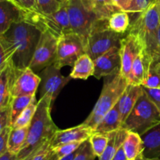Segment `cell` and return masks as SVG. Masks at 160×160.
Masks as SVG:
<instances>
[{
	"label": "cell",
	"instance_id": "17",
	"mask_svg": "<svg viewBox=\"0 0 160 160\" xmlns=\"http://www.w3.org/2000/svg\"><path fill=\"white\" fill-rule=\"evenodd\" d=\"M152 64V58L146 49H144L133 63L128 78L129 85L142 86L148 77Z\"/></svg>",
	"mask_w": 160,
	"mask_h": 160
},
{
	"label": "cell",
	"instance_id": "46",
	"mask_svg": "<svg viewBox=\"0 0 160 160\" xmlns=\"http://www.w3.org/2000/svg\"><path fill=\"white\" fill-rule=\"evenodd\" d=\"M83 3V4L85 6L86 8H88V9H91V5H92V0H81Z\"/></svg>",
	"mask_w": 160,
	"mask_h": 160
},
{
	"label": "cell",
	"instance_id": "20",
	"mask_svg": "<svg viewBox=\"0 0 160 160\" xmlns=\"http://www.w3.org/2000/svg\"><path fill=\"white\" fill-rule=\"evenodd\" d=\"M143 156L148 159H160V123L142 135Z\"/></svg>",
	"mask_w": 160,
	"mask_h": 160
},
{
	"label": "cell",
	"instance_id": "37",
	"mask_svg": "<svg viewBox=\"0 0 160 160\" xmlns=\"http://www.w3.org/2000/svg\"><path fill=\"white\" fill-rule=\"evenodd\" d=\"M12 126L11 105L0 109V131L7 127Z\"/></svg>",
	"mask_w": 160,
	"mask_h": 160
},
{
	"label": "cell",
	"instance_id": "42",
	"mask_svg": "<svg viewBox=\"0 0 160 160\" xmlns=\"http://www.w3.org/2000/svg\"><path fill=\"white\" fill-rule=\"evenodd\" d=\"M152 64L160 63V27L158 31L157 35V42H156V47L152 53Z\"/></svg>",
	"mask_w": 160,
	"mask_h": 160
},
{
	"label": "cell",
	"instance_id": "14",
	"mask_svg": "<svg viewBox=\"0 0 160 160\" xmlns=\"http://www.w3.org/2000/svg\"><path fill=\"white\" fill-rule=\"evenodd\" d=\"M94 77L100 79L102 77L120 73L121 56L119 47H114L94 60Z\"/></svg>",
	"mask_w": 160,
	"mask_h": 160
},
{
	"label": "cell",
	"instance_id": "52",
	"mask_svg": "<svg viewBox=\"0 0 160 160\" xmlns=\"http://www.w3.org/2000/svg\"><path fill=\"white\" fill-rule=\"evenodd\" d=\"M58 2H59V3H67V0H57Z\"/></svg>",
	"mask_w": 160,
	"mask_h": 160
},
{
	"label": "cell",
	"instance_id": "1",
	"mask_svg": "<svg viewBox=\"0 0 160 160\" xmlns=\"http://www.w3.org/2000/svg\"><path fill=\"white\" fill-rule=\"evenodd\" d=\"M53 104L48 95L40 97L35 115L28 128L27 140L17 159L22 160L34 152H38L44 144L51 141L59 129L53 122L51 110Z\"/></svg>",
	"mask_w": 160,
	"mask_h": 160
},
{
	"label": "cell",
	"instance_id": "5",
	"mask_svg": "<svg viewBox=\"0 0 160 160\" xmlns=\"http://www.w3.org/2000/svg\"><path fill=\"white\" fill-rule=\"evenodd\" d=\"M159 123V110L143 91L122 128L142 136Z\"/></svg>",
	"mask_w": 160,
	"mask_h": 160
},
{
	"label": "cell",
	"instance_id": "4",
	"mask_svg": "<svg viewBox=\"0 0 160 160\" xmlns=\"http://www.w3.org/2000/svg\"><path fill=\"white\" fill-rule=\"evenodd\" d=\"M160 27V0H153L151 4L131 22L128 32L138 35L152 56L157 42Z\"/></svg>",
	"mask_w": 160,
	"mask_h": 160
},
{
	"label": "cell",
	"instance_id": "45",
	"mask_svg": "<svg viewBox=\"0 0 160 160\" xmlns=\"http://www.w3.org/2000/svg\"><path fill=\"white\" fill-rule=\"evenodd\" d=\"M112 160H128L126 155H125L124 150H123V145L118 149V151H117Z\"/></svg>",
	"mask_w": 160,
	"mask_h": 160
},
{
	"label": "cell",
	"instance_id": "18",
	"mask_svg": "<svg viewBox=\"0 0 160 160\" xmlns=\"http://www.w3.org/2000/svg\"><path fill=\"white\" fill-rule=\"evenodd\" d=\"M16 72L17 67L13 62L0 71V109L11 105Z\"/></svg>",
	"mask_w": 160,
	"mask_h": 160
},
{
	"label": "cell",
	"instance_id": "12",
	"mask_svg": "<svg viewBox=\"0 0 160 160\" xmlns=\"http://www.w3.org/2000/svg\"><path fill=\"white\" fill-rule=\"evenodd\" d=\"M145 49L141 38L134 33L127 32L120 42L121 68L120 74L128 79L133 63L139 53Z\"/></svg>",
	"mask_w": 160,
	"mask_h": 160
},
{
	"label": "cell",
	"instance_id": "24",
	"mask_svg": "<svg viewBox=\"0 0 160 160\" xmlns=\"http://www.w3.org/2000/svg\"><path fill=\"white\" fill-rule=\"evenodd\" d=\"M72 67L73 68L70 75L72 78L85 80L90 76L94 75L95 72V64L93 60L87 53H84L80 56Z\"/></svg>",
	"mask_w": 160,
	"mask_h": 160
},
{
	"label": "cell",
	"instance_id": "48",
	"mask_svg": "<svg viewBox=\"0 0 160 160\" xmlns=\"http://www.w3.org/2000/svg\"><path fill=\"white\" fill-rule=\"evenodd\" d=\"M152 66L154 67V68L156 69V71L158 72V74H159V76H160V63L152 64Z\"/></svg>",
	"mask_w": 160,
	"mask_h": 160
},
{
	"label": "cell",
	"instance_id": "51",
	"mask_svg": "<svg viewBox=\"0 0 160 160\" xmlns=\"http://www.w3.org/2000/svg\"><path fill=\"white\" fill-rule=\"evenodd\" d=\"M137 160H160V159H148V158H145L144 156H142V157H141V158H138Z\"/></svg>",
	"mask_w": 160,
	"mask_h": 160
},
{
	"label": "cell",
	"instance_id": "38",
	"mask_svg": "<svg viewBox=\"0 0 160 160\" xmlns=\"http://www.w3.org/2000/svg\"><path fill=\"white\" fill-rule=\"evenodd\" d=\"M153 0H132L126 12L129 13H142L149 6Z\"/></svg>",
	"mask_w": 160,
	"mask_h": 160
},
{
	"label": "cell",
	"instance_id": "43",
	"mask_svg": "<svg viewBox=\"0 0 160 160\" xmlns=\"http://www.w3.org/2000/svg\"><path fill=\"white\" fill-rule=\"evenodd\" d=\"M132 0H113V3L120 9L126 11Z\"/></svg>",
	"mask_w": 160,
	"mask_h": 160
},
{
	"label": "cell",
	"instance_id": "31",
	"mask_svg": "<svg viewBox=\"0 0 160 160\" xmlns=\"http://www.w3.org/2000/svg\"><path fill=\"white\" fill-rule=\"evenodd\" d=\"M92 151L95 157L99 158L104 152L108 142H109V135L103 133H93L89 138Z\"/></svg>",
	"mask_w": 160,
	"mask_h": 160
},
{
	"label": "cell",
	"instance_id": "35",
	"mask_svg": "<svg viewBox=\"0 0 160 160\" xmlns=\"http://www.w3.org/2000/svg\"><path fill=\"white\" fill-rule=\"evenodd\" d=\"M142 86L146 88H150V89H156V88H160V76L156 72V69L152 64L151 69L148 73V77L143 82Z\"/></svg>",
	"mask_w": 160,
	"mask_h": 160
},
{
	"label": "cell",
	"instance_id": "13",
	"mask_svg": "<svg viewBox=\"0 0 160 160\" xmlns=\"http://www.w3.org/2000/svg\"><path fill=\"white\" fill-rule=\"evenodd\" d=\"M42 78L29 67L17 68L15 79L12 89V97L35 95Z\"/></svg>",
	"mask_w": 160,
	"mask_h": 160
},
{
	"label": "cell",
	"instance_id": "47",
	"mask_svg": "<svg viewBox=\"0 0 160 160\" xmlns=\"http://www.w3.org/2000/svg\"><path fill=\"white\" fill-rule=\"evenodd\" d=\"M76 153H77V152H75L74 153L71 154V155H68V156H67V157H64V158H61V159H59V160H73V158H74L75 155H76Z\"/></svg>",
	"mask_w": 160,
	"mask_h": 160
},
{
	"label": "cell",
	"instance_id": "6",
	"mask_svg": "<svg viewBox=\"0 0 160 160\" xmlns=\"http://www.w3.org/2000/svg\"><path fill=\"white\" fill-rule=\"evenodd\" d=\"M125 35L112 31L108 20H98L86 41V53L94 61L114 47L120 48L121 39Z\"/></svg>",
	"mask_w": 160,
	"mask_h": 160
},
{
	"label": "cell",
	"instance_id": "41",
	"mask_svg": "<svg viewBox=\"0 0 160 160\" xmlns=\"http://www.w3.org/2000/svg\"><path fill=\"white\" fill-rule=\"evenodd\" d=\"M9 1L12 2V3L18 6L19 7L22 8L24 10L37 12L35 0H9Z\"/></svg>",
	"mask_w": 160,
	"mask_h": 160
},
{
	"label": "cell",
	"instance_id": "26",
	"mask_svg": "<svg viewBox=\"0 0 160 160\" xmlns=\"http://www.w3.org/2000/svg\"><path fill=\"white\" fill-rule=\"evenodd\" d=\"M92 10L98 20H108L112 14L121 9L113 3V0H92Z\"/></svg>",
	"mask_w": 160,
	"mask_h": 160
},
{
	"label": "cell",
	"instance_id": "34",
	"mask_svg": "<svg viewBox=\"0 0 160 160\" xmlns=\"http://www.w3.org/2000/svg\"><path fill=\"white\" fill-rule=\"evenodd\" d=\"M95 158V155L92 151L89 139L84 141L81 147L78 149L73 160H92Z\"/></svg>",
	"mask_w": 160,
	"mask_h": 160
},
{
	"label": "cell",
	"instance_id": "33",
	"mask_svg": "<svg viewBox=\"0 0 160 160\" xmlns=\"http://www.w3.org/2000/svg\"><path fill=\"white\" fill-rule=\"evenodd\" d=\"M83 143L84 142H74L62 144V145L53 147V152L59 159H61V158L68 156L77 152Z\"/></svg>",
	"mask_w": 160,
	"mask_h": 160
},
{
	"label": "cell",
	"instance_id": "32",
	"mask_svg": "<svg viewBox=\"0 0 160 160\" xmlns=\"http://www.w3.org/2000/svg\"><path fill=\"white\" fill-rule=\"evenodd\" d=\"M37 12L45 15L54 13L62 6L57 0H35Z\"/></svg>",
	"mask_w": 160,
	"mask_h": 160
},
{
	"label": "cell",
	"instance_id": "16",
	"mask_svg": "<svg viewBox=\"0 0 160 160\" xmlns=\"http://www.w3.org/2000/svg\"><path fill=\"white\" fill-rule=\"evenodd\" d=\"M28 12L9 0H0V35L4 34L12 24L26 20Z\"/></svg>",
	"mask_w": 160,
	"mask_h": 160
},
{
	"label": "cell",
	"instance_id": "21",
	"mask_svg": "<svg viewBox=\"0 0 160 160\" xmlns=\"http://www.w3.org/2000/svg\"><path fill=\"white\" fill-rule=\"evenodd\" d=\"M121 115L118 105H115L101 121L93 130V133H103L107 134L112 131L119 130L122 127Z\"/></svg>",
	"mask_w": 160,
	"mask_h": 160
},
{
	"label": "cell",
	"instance_id": "9",
	"mask_svg": "<svg viewBox=\"0 0 160 160\" xmlns=\"http://www.w3.org/2000/svg\"><path fill=\"white\" fill-rule=\"evenodd\" d=\"M67 7L72 31L87 41L98 20L95 14L86 8L81 0H67Z\"/></svg>",
	"mask_w": 160,
	"mask_h": 160
},
{
	"label": "cell",
	"instance_id": "3",
	"mask_svg": "<svg viewBox=\"0 0 160 160\" xmlns=\"http://www.w3.org/2000/svg\"><path fill=\"white\" fill-rule=\"evenodd\" d=\"M128 86V79L120 73L109 75L106 78L98 101L83 123L92 130H95L102 118L117 104Z\"/></svg>",
	"mask_w": 160,
	"mask_h": 160
},
{
	"label": "cell",
	"instance_id": "2",
	"mask_svg": "<svg viewBox=\"0 0 160 160\" xmlns=\"http://www.w3.org/2000/svg\"><path fill=\"white\" fill-rule=\"evenodd\" d=\"M42 32L36 25L23 20L12 24L4 34L0 35L4 36L15 49L13 63L17 68L29 67Z\"/></svg>",
	"mask_w": 160,
	"mask_h": 160
},
{
	"label": "cell",
	"instance_id": "7",
	"mask_svg": "<svg viewBox=\"0 0 160 160\" xmlns=\"http://www.w3.org/2000/svg\"><path fill=\"white\" fill-rule=\"evenodd\" d=\"M25 21L36 25L42 31H50L57 39L63 35L73 32L69 19L67 3H62L56 12L49 15H45L35 11L28 12Z\"/></svg>",
	"mask_w": 160,
	"mask_h": 160
},
{
	"label": "cell",
	"instance_id": "29",
	"mask_svg": "<svg viewBox=\"0 0 160 160\" xmlns=\"http://www.w3.org/2000/svg\"><path fill=\"white\" fill-rule=\"evenodd\" d=\"M36 98L34 96H20V97H12L11 102V110H12V124L13 125L14 122L17 119L22 111L26 109L30 104L32 103L33 100Z\"/></svg>",
	"mask_w": 160,
	"mask_h": 160
},
{
	"label": "cell",
	"instance_id": "10",
	"mask_svg": "<svg viewBox=\"0 0 160 160\" xmlns=\"http://www.w3.org/2000/svg\"><path fill=\"white\" fill-rule=\"evenodd\" d=\"M58 39L48 31H42L40 40L30 63L29 67L34 72L42 71L54 64L57 54Z\"/></svg>",
	"mask_w": 160,
	"mask_h": 160
},
{
	"label": "cell",
	"instance_id": "22",
	"mask_svg": "<svg viewBox=\"0 0 160 160\" xmlns=\"http://www.w3.org/2000/svg\"><path fill=\"white\" fill-rule=\"evenodd\" d=\"M123 147L128 160H137L143 156L144 142L142 136L138 133L128 131Z\"/></svg>",
	"mask_w": 160,
	"mask_h": 160
},
{
	"label": "cell",
	"instance_id": "40",
	"mask_svg": "<svg viewBox=\"0 0 160 160\" xmlns=\"http://www.w3.org/2000/svg\"><path fill=\"white\" fill-rule=\"evenodd\" d=\"M144 92L146 93L148 98L154 103L158 108L160 111V88H156V89H150V88L143 87L142 86Z\"/></svg>",
	"mask_w": 160,
	"mask_h": 160
},
{
	"label": "cell",
	"instance_id": "30",
	"mask_svg": "<svg viewBox=\"0 0 160 160\" xmlns=\"http://www.w3.org/2000/svg\"><path fill=\"white\" fill-rule=\"evenodd\" d=\"M38 101L36 98L32 101V103L28 105V108L22 111L21 114L19 115L16 122H14L12 127L15 128H22V127L29 126L35 115L36 110L38 108Z\"/></svg>",
	"mask_w": 160,
	"mask_h": 160
},
{
	"label": "cell",
	"instance_id": "15",
	"mask_svg": "<svg viewBox=\"0 0 160 160\" xmlns=\"http://www.w3.org/2000/svg\"><path fill=\"white\" fill-rule=\"evenodd\" d=\"M92 134V129L84 125L83 122L71 128L58 130L52 139V147L53 148L57 146L69 143L84 142L88 140Z\"/></svg>",
	"mask_w": 160,
	"mask_h": 160
},
{
	"label": "cell",
	"instance_id": "8",
	"mask_svg": "<svg viewBox=\"0 0 160 160\" xmlns=\"http://www.w3.org/2000/svg\"><path fill=\"white\" fill-rule=\"evenodd\" d=\"M86 53V40L74 32L62 35L58 39L57 54L54 64L61 69L65 66L73 67L77 60Z\"/></svg>",
	"mask_w": 160,
	"mask_h": 160
},
{
	"label": "cell",
	"instance_id": "50",
	"mask_svg": "<svg viewBox=\"0 0 160 160\" xmlns=\"http://www.w3.org/2000/svg\"><path fill=\"white\" fill-rule=\"evenodd\" d=\"M49 160H59V158H57V156H56V155L54 154V152H53L52 156L51 157V158H50Z\"/></svg>",
	"mask_w": 160,
	"mask_h": 160
},
{
	"label": "cell",
	"instance_id": "53",
	"mask_svg": "<svg viewBox=\"0 0 160 160\" xmlns=\"http://www.w3.org/2000/svg\"><path fill=\"white\" fill-rule=\"evenodd\" d=\"M92 160H95V158H93V159H92Z\"/></svg>",
	"mask_w": 160,
	"mask_h": 160
},
{
	"label": "cell",
	"instance_id": "39",
	"mask_svg": "<svg viewBox=\"0 0 160 160\" xmlns=\"http://www.w3.org/2000/svg\"><path fill=\"white\" fill-rule=\"evenodd\" d=\"M12 126L7 127L0 131V155L8 151V142Z\"/></svg>",
	"mask_w": 160,
	"mask_h": 160
},
{
	"label": "cell",
	"instance_id": "27",
	"mask_svg": "<svg viewBox=\"0 0 160 160\" xmlns=\"http://www.w3.org/2000/svg\"><path fill=\"white\" fill-rule=\"evenodd\" d=\"M29 126L15 128L12 127L9 134L8 142V151L14 154H18L23 147L27 140Z\"/></svg>",
	"mask_w": 160,
	"mask_h": 160
},
{
	"label": "cell",
	"instance_id": "19",
	"mask_svg": "<svg viewBox=\"0 0 160 160\" xmlns=\"http://www.w3.org/2000/svg\"><path fill=\"white\" fill-rule=\"evenodd\" d=\"M142 93H143V89L142 86L128 84V86H127L126 89L117 103L123 123L131 112L133 108L137 103Z\"/></svg>",
	"mask_w": 160,
	"mask_h": 160
},
{
	"label": "cell",
	"instance_id": "44",
	"mask_svg": "<svg viewBox=\"0 0 160 160\" xmlns=\"http://www.w3.org/2000/svg\"><path fill=\"white\" fill-rule=\"evenodd\" d=\"M0 160H18L17 155L7 151L5 153L0 155Z\"/></svg>",
	"mask_w": 160,
	"mask_h": 160
},
{
	"label": "cell",
	"instance_id": "25",
	"mask_svg": "<svg viewBox=\"0 0 160 160\" xmlns=\"http://www.w3.org/2000/svg\"><path fill=\"white\" fill-rule=\"evenodd\" d=\"M129 13L123 10H119L114 13L108 19V24L112 31L120 35H125L128 32L131 25Z\"/></svg>",
	"mask_w": 160,
	"mask_h": 160
},
{
	"label": "cell",
	"instance_id": "36",
	"mask_svg": "<svg viewBox=\"0 0 160 160\" xmlns=\"http://www.w3.org/2000/svg\"><path fill=\"white\" fill-rule=\"evenodd\" d=\"M51 141L45 143L33 157L32 160H49L53 155V149L52 147Z\"/></svg>",
	"mask_w": 160,
	"mask_h": 160
},
{
	"label": "cell",
	"instance_id": "23",
	"mask_svg": "<svg viewBox=\"0 0 160 160\" xmlns=\"http://www.w3.org/2000/svg\"><path fill=\"white\" fill-rule=\"evenodd\" d=\"M128 133V130L122 127L119 130L108 133L109 142L103 154L98 158V160H112L118 149L123 145Z\"/></svg>",
	"mask_w": 160,
	"mask_h": 160
},
{
	"label": "cell",
	"instance_id": "28",
	"mask_svg": "<svg viewBox=\"0 0 160 160\" xmlns=\"http://www.w3.org/2000/svg\"><path fill=\"white\" fill-rule=\"evenodd\" d=\"M16 50L12 44L2 35H0V71L13 62Z\"/></svg>",
	"mask_w": 160,
	"mask_h": 160
},
{
	"label": "cell",
	"instance_id": "49",
	"mask_svg": "<svg viewBox=\"0 0 160 160\" xmlns=\"http://www.w3.org/2000/svg\"><path fill=\"white\" fill-rule=\"evenodd\" d=\"M36 152H34V153H32V154H31V155H30L29 156L26 157V158H23V159H22V160H32L33 157H34V155H35Z\"/></svg>",
	"mask_w": 160,
	"mask_h": 160
},
{
	"label": "cell",
	"instance_id": "11",
	"mask_svg": "<svg viewBox=\"0 0 160 160\" xmlns=\"http://www.w3.org/2000/svg\"><path fill=\"white\" fill-rule=\"evenodd\" d=\"M40 77L42 78L40 97L48 95L52 104L61 90L72 78L70 75L63 76L61 74L60 69L56 67L53 64L44 68L41 72Z\"/></svg>",
	"mask_w": 160,
	"mask_h": 160
}]
</instances>
